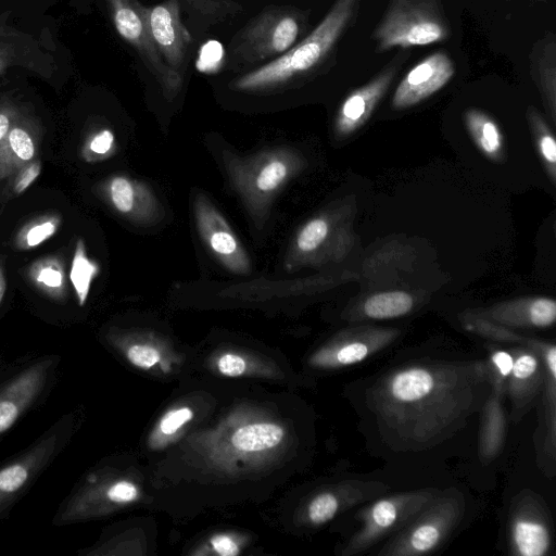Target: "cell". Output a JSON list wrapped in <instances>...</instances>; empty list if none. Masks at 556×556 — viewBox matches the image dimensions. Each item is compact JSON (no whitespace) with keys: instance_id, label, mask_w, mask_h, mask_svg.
Returning a JSON list of instances; mask_svg holds the SVG:
<instances>
[{"instance_id":"6da1fadb","label":"cell","mask_w":556,"mask_h":556,"mask_svg":"<svg viewBox=\"0 0 556 556\" xmlns=\"http://www.w3.org/2000/svg\"><path fill=\"white\" fill-rule=\"evenodd\" d=\"M490 392L488 361L414 362L379 377L366 405L395 451L419 452L455 434Z\"/></svg>"},{"instance_id":"7a4b0ae2","label":"cell","mask_w":556,"mask_h":556,"mask_svg":"<svg viewBox=\"0 0 556 556\" xmlns=\"http://www.w3.org/2000/svg\"><path fill=\"white\" fill-rule=\"evenodd\" d=\"M361 0H334L321 22L280 56L235 78L229 88L240 92H268L308 77L330 59L355 21Z\"/></svg>"},{"instance_id":"3957f363","label":"cell","mask_w":556,"mask_h":556,"mask_svg":"<svg viewBox=\"0 0 556 556\" xmlns=\"http://www.w3.org/2000/svg\"><path fill=\"white\" fill-rule=\"evenodd\" d=\"M222 159L233 190L258 229L267 223L282 189L307 165L299 150L287 146L264 148L248 155L224 150Z\"/></svg>"},{"instance_id":"277c9868","label":"cell","mask_w":556,"mask_h":556,"mask_svg":"<svg viewBox=\"0 0 556 556\" xmlns=\"http://www.w3.org/2000/svg\"><path fill=\"white\" fill-rule=\"evenodd\" d=\"M307 22L308 12L293 5L264 8L230 42L233 71L250 70L286 53L301 40L307 29Z\"/></svg>"},{"instance_id":"5b68a950","label":"cell","mask_w":556,"mask_h":556,"mask_svg":"<svg viewBox=\"0 0 556 556\" xmlns=\"http://www.w3.org/2000/svg\"><path fill=\"white\" fill-rule=\"evenodd\" d=\"M350 204L329 207L303 223L288 245L283 267L293 273L305 267L339 263L354 245Z\"/></svg>"},{"instance_id":"8992f818","label":"cell","mask_w":556,"mask_h":556,"mask_svg":"<svg viewBox=\"0 0 556 556\" xmlns=\"http://www.w3.org/2000/svg\"><path fill=\"white\" fill-rule=\"evenodd\" d=\"M451 35L441 0H389L371 34L376 52L442 42Z\"/></svg>"},{"instance_id":"52a82bcc","label":"cell","mask_w":556,"mask_h":556,"mask_svg":"<svg viewBox=\"0 0 556 556\" xmlns=\"http://www.w3.org/2000/svg\"><path fill=\"white\" fill-rule=\"evenodd\" d=\"M465 508V497L458 489L439 491L402 531L384 543L377 555L419 556L433 553L460 523Z\"/></svg>"},{"instance_id":"ba28073f","label":"cell","mask_w":556,"mask_h":556,"mask_svg":"<svg viewBox=\"0 0 556 556\" xmlns=\"http://www.w3.org/2000/svg\"><path fill=\"white\" fill-rule=\"evenodd\" d=\"M508 351L513 365L506 384L511 405L510 419L519 421L541 399L547 374H556L553 342L517 332Z\"/></svg>"},{"instance_id":"9c48e42d","label":"cell","mask_w":556,"mask_h":556,"mask_svg":"<svg viewBox=\"0 0 556 556\" xmlns=\"http://www.w3.org/2000/svg\"><path fill=\"white\" fill-rule=\"evenodd\" d=\"M439 493L437 489H419L381 495L364 507L358 519L361 527L344 548L345 555L365 552L384 539L402 531Z\"/></svg>"},{"instance_id":"30bf717a","label":"cell","mask_w":556,"mask_h":556,"mask_svg":"<svg viewBox=\"0 0 556 556\" xmlns=\"http://www.w3.org/2000/svg\"><path fill=\"white\" fill-rule=\"evenodd\" d=\"M115 29L139 54L157 81L167 101L181 91L184 75L172 70L162 59L150 35L144 7L138 0H106Z\"/></svg>"},{"instance_id":"8fae6325","label":"cell","mask_w":556,"mask_h":556,"mask_svg":"<svg viewBox=\"0 0 556 556\" xmlns=\"http://www.w3.org/2000/svg\"><path fill=\"white\" fill-rule=\"evenodd\" d=\"M553 546L548 510L532 491L519 493L511 503L508 519V548L517 556H546Z\"/></svg>"},{"instance_id":"7c38bea8","label":"cell","mask_w":556,"mask_h":556,"mask_svg":"<svg viewBox=\"0 0 556 556\" xmlns=\"http://www.w3.org/2000/svg\"><path fill=\"white\" fill-rule=\"evenodd\" d=\"M192 208L198 233L216 261L231 274H251V258L220 211L202 193L194 197Z\"/></svg>"},{"instance_id":"4fadbf2b","label":"cell","mask_w":556,"mask_h":556,"mask_svg":"<svg viewBox=\"0 0 556 556\" xmlns=\"http://www.w3.org/2000/svg\"><path fill=\"white\" fill-rule=\"evenodd\" d=\"M486 357L490 375V392L482 406L479 452L484 463L491 462L502 451L506 437V416L503 406L506 384L513 365L508 350L489 349Z\"/></svg>"},{"instance_id":"5bb4252c","label":"cell","mask_w":556,"mask_h":556,"mask_svg":"<svg viewBox=\"0 0 556 556\" xmlns=\"http://www.w3.org/2000/svg\"><path fill=\"white\" fill-rule=\"evenodd\" d=\"M408 56L409 52L402 49L369 81L344 98L333 122L337 138L350 137L367 123Z\"/></svg>"},{"instance_id":"9a60e30c","label":"cell","mask_w":556,"mask_h":556,"mask_svg":"<svg viewBox=\"0 0 556 556\" xmlns=\"http://www.w3.org/2000/svg\"><path fill=\"white\" fill-rule=\"evenodd\" d=\"M97 194L123 218L153 225L164 216V207L144 181L124 174L111 175L96 187Z\"/></svg>"},{"instance_id":"2e32d148","label":"cell","mask_w":556,"mask_h":556,"mask_svg":"<svg viewBox=\"0 0 556 556\" xmlns=\"http://www.w3.org/2000/svg\"><path fill=\"white\" fill-rule=\"evenodd\" d=\"M179 0H165L144 7L148 28L155 48L164 62L181 74L188 63L192 35L182 23Z\"/></svg>"},{"instance_id":"e0dca14e","label":"cell","mask_w":556,"mask_h":556,"mask_svg":"<svg viewBox=\"0 0 556 556\" xmlns=\"http://www.w3.org/2000/svg\"><path fill=\"white\" fill-rule=\"evenodd\" d=\"M400 329L358 325L344 330L317 356V363L327 367H346L358 364L389 346L400 336Z\"/></svg>"},{"instance_id":"ac0fdd59","label":"cell","mask_w":556,"mask_h":556,"mask_svg":"<svg viewBox=\"0 0 556 556\" xmlns=\"http://www.w3.org/2000/svg\"><path fill=\"white\" fill-rule=\"evenodd\" d=\"M453 60L445 51H435L414 65L395 88L391 106L409 109L442 89L454 76Z\"/></svg>"},{"instance_id":"d6986e66","label":"cell","mask_w":556,"mask_h":556,"mask_svg":"<svg viewBox=\"0 0 556 556\" xmlns=\"http://www.w3.org/2000/svg\"><path fill=\"white\" fill-rule=\"evenodd\" d=\"M470 311L514 330L545 329L552 327L556 320V302L547 296H522Z\"/></svg>"},{"instance_id":"ffe728a7","label":"cell","mask_w":556,"mask_h":556,"mask_svg":"<svg viewBox=\"0 0 556 556\" xmlns=\"http://www.w3.org/2000/svg\"><path fill=\"white\" fill-rule=\"evenodd\" d=\"M59 444V433H50L16 460L0 469V509L10 503L46 467Z\"/></svg>"},{"instance_id":"44dd1931","label":"cell","mask_w":556,"mask_h":556,"mask_svg":"<svg viewBox=\"0 0 556 556\" xmlns=\"http://www.w3.org/2000/svg\"><path fill=\"white\" fill-rule=\"evenodd\" d=\"M388 490L387 484L378 481H345L337 489L321 492L313 497L307 507L308 519L314 525L326 523L340 511L375 500Z\"/></svg>"},{"instance_id":"7402d4cb","label":"cell","mask_w":556,"mask_h":556,"mask_svg":"<svg viewBox=\"0 0 556 556\" xmlns=\"http://www.w3.org/2000/svg\"><path fill=\"white\" fill-rule=\"evenodd\" d=\"M51 361L36 363L16 376L0 392V434L13 426L38 397L46 384Z\"/></svg>"},{"instance_id":"603a6c76","label":"cell","mask_w":556,"mask_h":556,"mask_svg":"<svg viewBox=\"0 0 556 556\" xmlns=\"http://www.w3.org/2000/svg\"><path fill=\"white\" fill-rule=\"evenodd\" d=\"M39 143L38 126L33 121L18 116L0 150V180L9 178L38 157Z\"/></svg>"},{"instance_id":"cb8c5ba5","label":"cell","mask_w":556,"mask_h":556,"mask_svg":"<svg viewBox=\"0 0 556 556\" xmlns=\"http://www.w3.org/2000/svg\"><path fill=\"white\" fill-rule=\"evenodd\" d=\"M531 76L552 125L556 124V37L548 31L532 48Z\"/></svg>"},{"instance_id":"d4e9b609","label":"cell","mask_w":556,"mask_h":556,"mask_svg":"<svg viewBox=\"0 0 556 556\" xmlns=\"http://www.w3.org/2000/svg\"><path fill=\"white\" fill-rule=\"evenodd\" d=\"M464 122L473 144L484 157L495 163L505 160V137L491 115L480 109L469 108L464 113Z\"/></svg>"},{"instance_id":"484cf974","label":"cell","mask_w":556,"mask_h":556,"mask_svg":"<svg viewBox=\"0 0 556 556\" xmlns=\"http://www.w3.org/2000/svg\"><path fill=\"white\" fill-rule=\"evenodd\" d=\"M26 277L48 298L59 302L65 300L67 277L62 257L48 255L34 261L26 269Z\"/></svg>"},{"instance_id":"4316f807","label":"cell","mask_w":556,"mask_h":556,"mask_svg":"<svg viewBox=\"0 0 556 556\" xmlns=\"http://www.w3.org/2000/svg\"><path fill=\"white\" fill-rule=\"evenodd\" d=\"M414 296L403 290L374 293L367 296L356 309V319H393L410 313L414 308Z\"/></svg>"},{"instance_id":"83f0119b","label":"cell","mask_w":556,"mask_h":556,"mask_svg":"<svg viewBox=\"0 0 556 556\" xmlns=\"http://www.w3.org/2000/svg\"><path fill=\"white\" fill-rule=\"evenodd\" d=\"M526 118L534 142L538 156L552 185H556V141L554 132L534 105H529Z\"/></svg>"},{"instance_id":"f1b7e54d","label":"cell","mask_w":556,"mask_h":556,"mask_svg":"<svg viewBox=\"0 0 556 556\" xmlns=\"http://www.w3.org/2000/svg\"><path fill=\"white\" fill-rule=\"evenodd\" d=\"M62 215L55 212L41 214L23 224L13 238L17 251L36 249L51 239L62 226Z\"/></svg>"},{"instance_id":"f546056e","label":"cell","mask_w":556,"mask_h":556,"mask_svg":"<svg viewBox=\"0 0 556 556\" xmlns=\"http://www.w3.org/2000/svg\"><path fill=\"white\" fill-rule=\"evenodd\" d=\"M99 263L89 257L84 239L78 238L74 248L68 278L79 306L86 304L92 281L99 276Z\"/></svg>"},{"instance_id":"4dcf8cb0","label":"cell","mask_w":556,"mask_h":556,"mask_svg":"<svg viewBox=\"0 0 556 556\" xmlns=\"http://www.w3.org/2000/svg\"><path fill=\"white\" fill-rule=\"evenodd\" d=\"M179 4L180 11H186L190 17L205 25L227 21L243 10L233 0H179Z\"/></svg>"},{"instance_id":"1f68e13d","label":"cell","mask_w":556,"mask_h":556,"mask_svg":"<svg viewBox=\"0 0 556 556\" xmlns=\"http://www.w3.org/2000/svg\"><path fill=\"white\" fill-rule=\"evenodd\" d=\"M283 437L281 427L274 424H255L238 429L232 435L236 448L258 452L276 446Z\"/></svg>"},{"instance_id":"d6a6232c","label":"cell","mask_w":556,"mask_h":556,"mask_svg":"<svg viewBox=\"0 0 556 556\" xmlns=\"http://www.w3.org/2000/svg\"><path fill=\"white\" fill-rule=\"evenodd\" d=\"M116 151L115 134L106 127L89 132L80 147V156L87 163L102 162Z\"/></svg>"},{"instance_id":"836d02e7","label":"cell","mask_w":556,"mask_h":556,"mask_svg":"<svg viewBox=\"0 0 556 556\" xmlns=\"http://www.w3.org/2000/svg\"><path fill=\"white\" fill-rule=\"evenodd\" d=\"M41 161L39 157L30 161L29 163L22 166L18 170H16L12 176L9 195L18 197L24 191H26L30 185L39 177L41 173Z\"/></svg>"},{"instance_id":"e575fe53","label":"cell","mask_w":556,"mask_h":556,"mask_svg":"<svg viewBox=\"0 0 556 556\" xmlns=\"http://www.w3.org/2000/svg\"><path fill=\"white\" fill-rule=\"evenodd\" d=\"M127 358L132 365L148 369L160 361V353L151 345L135 344L128 348Z\"/></svg>"},{"instance_id":"d590c367","label":"cell","mask_w":556,"mask_h":556,"mask_svg":"<svg viewBox=\"0 0 556 556\" xmlns=\"http://www.w3.org/2000/svg\"><path fill=\"white\" fill-rule=\"evenodd\" d=\"M193 413L188 407L173 409L168 412L160 424V429L164 434L176 432L182 425L191 420Z\"/></svg>"},{"instance_id":"8d00e7d4","label":"cell","mask_w":556,"mask_h":556,"mask_svg":"<svg viewBox=\"0 0 556 556\" xmlns=\"http://www.w3.org/2000/svg\"><path fill=\"white\" fill-rule=\"evenodd\" d=\"M218 369L225 376H240L245 370V362L235 354H225L218 359Z\"/></svg>"},{"instance_id":"74e56055","label":"cell","mask_w":556,"mask_h":556,"mask_svg":"<svg viewBox=\"0 0 556 556\" xmlns=\"http://www.w3.org/2000/svg\"><path fill=\"white\" fill-rule=\"evenodd\" d=\"M18 118L17 112L11 106L0 108V150L4 140L12 128L15 121Z\"/></svg>"},{"instance_id":"f35d334b","label":"cell","mask_w":556,"mask_h":556,"mask_svg":"<svg viewBox=\"0 0 556 556\" xmlns=\"http://www.w3.org/2000/svg\"><path fill=\"white\" fill-rule=\"evenodd\" d=\"M214 549L226 556H233L239 553L237 544L227 535H216L212 539Z\"/></svg>"},{"instance_id":"ab89813d","label":"cell","mask_w":556,"mask_h":556,"mask_svg":"<svg viewBox=\"0 0 556 556\" xmlns=\"http://www.w3.org/2000/svg\"><path fill=\"white\" fill-rule=\"evenodd\" d=\"M5 290H7V278H5V274H4L3 262L0 258V303L4 296Z\"/></svg>"},{"instance_id":"60d3db41","label":"cell","mask_w":556,"mask_h":556,"mask_svg":"<svg viewBox=\"0 0 556 556\" xmlns=\"http://www.w3.org/2000/svg\"><path fill=\"white\" fill-rule=\"evenodd\" d=\"M3 67V61L0 59V71L2 70Z\"/></svg>"}]
</instances>
